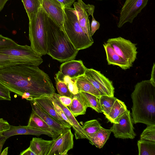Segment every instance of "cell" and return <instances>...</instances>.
I'll use <instances>...</instances> for the list:
<instances>
[{
	"instance_id": "obj_1",
	"label": "cell",
	"mask_w": 155,
	"mask_h": 155,
	"mask_svg": "<svg viewBox=\"0 0 155 155\" xmlns=\"http://www.w3.org/2000/svg\"><path fill=\"white\" fill-rule=\"evenodd\" d=\"M0 83L22 99L51 97L55 89L48 75L38 66L17 64L0 69Z\"/></svg>"
},
{
	"instance_id": "obj_11",
	"label": "cell",
	"mask_w": 155,
	"mask_h": 155,
	"mask_svg": "<svg viewBox=\"0 0 155 155\" xmlns=\"http://www.w3.org/2000/svg\"><path fill=\"white\" fill-rule=\"evenodd\" d=\"M0 53L21 57L32 62L35 66H38L43 62L41 56L38 54L30 46L27 45L17 46L10 48L0 50Z\"/></svg>"
},
{
	"instance_id": "obj_6",
	"label": "cell",
	"mask_w": 155,
	"mask_h": 155,
	"mask_svg": "<svg viewBox=\"0 0 155 155\" xmlns=\"http://www.w3.org/2000/svg\"><path fill=\"white\" fill-rule=\"evenodd\" d=\"M107 42L111 45L119 55L133 65L137 53L136 44L120 37L109 39Z\"/></svg>"
},
{
	"instance_id": "obj_5",
	"label": "cell",
	"mask_w": 155,
	"mask_h": 155,
	"mask_svg": "<svg viewBox=\"0 0 155 155\" xmlns=\"http://www.w3.org/2000/svg\"><path fill=\"white\" fill-rule=\"evenodd\" d=\"M45 14L42 6L37 13L29 20V23L30 46L41 56L47 54V52Z\"/></svg>"
},
{
	"instance_id": "obj_16",
	"label": "cell",
	"mask_w": 155,
	"mask_h": 155,
	"mask_svg": "<svg viewBox=\"0 0 155 155\" xmlns=\"http://www.w3.org/2000/svg\"><path fill=\"white\" fill-rule=\"evenodd\" d=\"M3 134L8 138L18 135H32L37 136L45 134L55 139L54 135L51 133L34 129L27 126H14L10 125V128L2 133Z\"/></svg>"
},
{
	"instance_id": "obj_41",
	"label": "cell",
	"mask_w": 155,
	"mask_h": 155,
	"mask_svg": "<svg viewBox=\"0 0 155 155\" xmlns=\"http://www.w3.org/2000/svg\"><path fill=\"white\" fill-rule=\"evenodd\" d=\"M64 8H70L75 0H57Z\"/></svg>"
},
{
	"instance_id": "obj_15",
	"label": "cell",
	"mask_w": 155,
	"mask_h": 155,
	"mask_svg": "<svg viewBox=\"0 0 155 155\" xmlns=\"http://www.w3.org/2000/svg\"><path fill=\"white\" fill-rule=\"evenodd\" d=\"M79 25L90 39L94 41L91 34V28L89 15L86 9V4L82 0H78L73 4Z\"/></svg>"
},
{
	"instance_id": "obj_42",
	"label": "cell",
	"mask_w": 155,
	"mask_h": 155,
	"mask_svg": "<svg viewBox=\"0 0 155 155\" xmlns=\"http://www.w3.org/2000/svg\"><path fill=\"white\" fill-rule=\"evenodd\" d=\"M155 65L154 63L152 68L151 71V78L150 80L153 85L155 86Z\"/></svg>"
},
{
	"instance_id": "obj_32",
	"label": "cell",
	"mask_w": 155,
	"mask_h": 155,
	"mask_svg": "<svg viewBox=\"0 0 155 155\" xmlns=\"http://www.w3.org/2000/svg\"><path fill=\"white\" fill-rule=\"evenodd\" d=\"M89 138L98 131L102 127L96 120H92L85 122L81 126Z\"/></svg>"
},
{
	"instance_id": "obj_12",
	"label": "cell",
	"mask_w": 155,
	"mask_h": 155,
	"mask_svg": "<svg viewBox=\"0 0 155 155\" xmlns=\"http://www.w3.org/2000/svg\"><path fill=\"white\" fill-rule=\"evenodd\" d=\"M42 7L46 14L64 30V8L57 0H42Z\"/></svg>"
},
{
	"instance_id": "obj_2",
	"label": "cell",
	"mask_w": 155,
	"mask_h": 155,
	"mask_svg": "<svg viewBox=\"0 0 155 155\" xmlns=\"http://www.w3.org/2000/svg\"><path fill=\"white\" fill-rule=\"evenodd\" d=\"M133 123L155 124V86L150 80L137 83L131 94Z\"/></svg>"
},
{
	"instance_id": "obj_29",
	"label": "cell",
	"mask_w": 155,
	"mask_h": 155,
	"mask_svg": "<svg viewBox=\"0 0 155 155\" xmlns=\"http://www.w3.org/2000/svg\"><path fill=\"white\" fill-rule=\"evenodd\" d=\"M87 107H90L98 113H102L99 97L93 94L84 92H79Z\"/></svg>"
},
{
	"instance_id": "obj_35",
	"label": "cell",
	"mask_w": 155,
	"mask_h": 155,
	"mask_svg": "<svg viewBox=\"0 0 155 155\" xmlns=\"http://www.w3.org/2000/svg\"><path fill=\"white\" fill-rule=\"evenodd\" d=\"M147 126L141 133L140 139L155 142V124Z\"/></svg>"
},
{
	"instance_id": "obj_23",
	"label": "cell",
	"mask_w": 155,
	"mask_h": 155,
	"mask_svg": "<svg viewBox=\"0 0 155 155\" xmlns=\"http://www.w3.org/2000/svg\"><path fill=\"white\" fill-rule=\"evenodd\" d=\"M27 126L35 129L50 132L54 135L55 138L58 137L55 131L32 111Z\"/></svg>"
},
{
	"instance_id": "obj_43",
	"label": "cell",
	"mask_w": 155,
	"mask_h": 155,
	"mask_svg": "<svg viewBox=\"0 0 155 155\" xmlns=\"http://www.w3.org/2000/svg\"><path fill=\"white\" fill-rule=\"evenodd\" d=\"M7 138L4 136L2 134H0V155L1 153V151L2 147Z\"/></svg>"
},
{
	"instance_id": "obj_10",
	"label": "cell",
	"mask_w": 155,
	"mask_h": 155,
	"mask_svg": "<svg viewBox=\"0 0 155 155\" xmlns=\"http://www.w3.org/2000/svg\"><path fill=\"white\" fill-rule=\"evenodd\" d=\"M74 135L71 128L65 129L53 140L47 155H66L74 146Z\"/></svg>"
},
{
	"instance_id": "obj_34",
	"label": "cell",
	"mask_w": 155,
	"mask_h": 155,
	"mask_svg": "<svg viewBox=\"0 0 155 155\" xmlns=\"http://www.w3.org/2000/svg\"><path fill=\"white\" fill-rule=\"evenodd\" d=\"M56 86L58 92L60 95L72 98L73 95L69 90L67 85L64 82L54 77Z\"/></svg>"
},
{
	"instance_id": "obj_7",
	"label": "cell",
	"mask_w": 155,
	"mask_h": 155,
	"mask_svg": "<svg viewBox=\"0 0 155 155\" xmlns=\"http://www.w3.org/2000/svg\"><path fill=\"white\" fill-rule=\"evenodd\" d=\"M113 123L110 129L116 138L122 139H134L136 136L131 114L128 110Z\"/></svg>"
},
{
	"instance_id": "obj_14",
	"label": "cell",
	"mask_w": 155,
	"mask_h": 155,
	"mask_svg": "<svg viewBox=\"0 0 155 155\" xmlns=\"http://www.w3.org/2000/svg\"><path fill=\"white\" fill-rule=\"evenodd\" d=\"M32 111L38 115L56 132L58 136L68 129L47 113L35 101H30Z\"/></svg>"
},
{
	"instance_id": "obj_26",
	"label": "cell",
	"mask_w": 155,
	"mask_h": 155,
	"mask_svg": "<svg viewBox=\"0 0 155 155\" xmlns=\"http://www.w3.org/2000/svg\"><path fill=\"white\" fill-rule=\"evenodd\" d=\"M79 92H84L93 94L100 98V92L84 75L76 78Z\"/></svg>"
},
{
	"instance_id": "obj_8",
	"label": "cell",
	"mask_w": 155,
	"mask_h": 155,
	"mask_svg": "<svg viewBox=\"0 0 155 155\" xmlns=\"http://www.w3.org/2000/svg\"><path fill=\"white\" fill-rule=\"evenodd\" d=\"M84 75L100 92L101 96H114V88L112 82L100 71L87 68Z\"/></svg>"
},
{
	"instance_id": "obj_37",
	"label": "cell",
	"mask_w": 155,
	"mask_h": 155,
	"mask_svg": "<svg viewBox=\"0 0 155 155\" xmlns=\"http://www.w3.org/2000/svg\"><path fill=\"white\" fill-rule=\"evenodd\" d=\"M0 100H11L10 91L0 83Z\"/></svg>"
},
{
	"instance_id": "obj_30",
	"label": "cell",
	"mask_w": 155,
	"mask_h": 155,
	"mask_svg": "<svg viewBox=\"0 0 155 155\" xmlns=\"http://www.w3.org/2000/svg\"><path fill=\"white\" fill-rule=\"evenodd\" d=\"M55 75L58 79L65 84L70 92L73 95H75L79 93L76 83V78H72L68 76H65L59 71L56 73Z\"/></svg>"
},
{
	"instance_id": "obj_33",
	"label": "cell",
	"mask_w": 155,
	"mask_h": 155,
	"mask_svg": "<svg viewBox=\"0 0 155 155\" xmlns=\"http://www.w3.org/2000/svg\"><path fill=\"white\" fill-rule=\"evenodd\" d=\"M94 8L95 6L94 5L89 4H86V10L88 15H91L92 17V21L90 25L91 34V36L99 28L100 26V24L95 19L93 16Z\"/></svg>"
},
{
	"instance_id": "obj_40",
	"label": "cell",
	"mask_w": 155,
	"mask_h": 155,
	"mask_svg": "<svg viewBox=\"0 0 155 155\" xmlns=\"http://www.w3.org/2000/svg\"><path fill=\"white\" fill-rule=\"evenodd\" d=\"M10 124L8 122L3 118H0V134L10 127Z\"/></svg>"
},
{
	"instance_id": "obj_13",
	"label": "cell",
	"mask_w": 155,
	"mask_h": 155,
	"mask_svg": "<svg viewBox=\"0 0 155 155\" xmlns=\"http://www.w3.org/2000/svg\"><path fill=\"white\" fill-rule=\"evenodd\" d=\"M87 68L82 61L73 59L62 63L60 66L59 71L65 76L76 78L84 75Z\"/></svg>"
},
{
	"instance_id": "obj_28",
	"label": "cell",
	"mask_w": 155,
	"mask_h": 155,
	"mask_svg": "<svg viewBox=\"0 0 155 155\" xmlns=\"http://www.w3.org/2000/svg\"><path fill=\"white\" fill-rule=\"evenodd\" d=\"M139 155H155V142L140 139L137 141Z\"/></svg>"
},
{
	"instance_id": "obj_21",
	"label": "cell",
	"mask_w": 155,
	"mask_h": 155,
	"mask_svg": "<svg viewBox=\"0 0 155 155\" xmlns=\"http://www.w3.org/2000/svg\"><path fill=\"white\" fill-rule=\"evenodd\" d=\"M72 98L71 103L67 107L74 117L85 114L88 107L80 93L73 95Z\"/></svg>"
},
{
	"instance_id": "obj_22",
	"label": "cell",
	"mask_w": 155,
	"mask_h": 155,
	"mask_svg": "<svg viewBox=\"0 0 155 155\" xmlns=\"http://www.w3.org/2000/svg\"><path fill=\"white\" fill-rule=\"evenodd\" d=\"M112 132L110 129H106L101 127L100 130L89 137V143L100 149L104 145L109 138Z\"/></svg>"
},
{
	"instance_id": "obj_24",
	"label": "cell",
	"mask_w": 155,
	"mask_h": 155,
	"mask_svg": "<svg viewBox=\"0 0 155 155\" xmlns=\"http://www.w3.org/2000/svg\"><path fill=\"white\" fill-rule=\"evenodd\" d=\"M19 64L35 66L32 62L26 59L0 53V69Z\"/></svg>"
},
{
	"instance_id": "obj_3",
	"label": "cell",
	"mask_w": 155,
	"mask_h": 155,
	"mask_svg": "<svg viewBox=\"0 0 155 155\" xmlns=\"http://www.w3.org/2000/svg\"><path fill=\"white\" fill-rule=\"evenodd\" d=\"M45 22L47 54L60 62L74 59L79 50L74 48L64 31L45 13Z\"/></svg>"
},
{
	"instance_id": "obj_17",
	"label": "cell",
	"mask_w": 155,
	"mask_h": 155,
	"mask_svg": "<svg viewBox=\"0 0 155 155\" xmlns=\"http://www.w3.org/2000/svg\"><path fill=\"white\" fill-rule=\"evenodd\" d=\"M55 93L51 97L52 100L55 101L61 108L66 117L72 125L74 131V135L76 139H86L89 140V138L86 134L81 126L75 118L67 107L63 105L60 101Z\"/></svg>"
},
{
	"instance_id": "obj_20",
	"label": "cell",
	"mask_w": 155,
	"mask_h": 155,
	"mask_svg": "<svg viewBox=\"0 0 155 155\" xmlns=\"http://www.w3.org/2000/svg\"><path fill=\"white\" fill-rule=\"evenodd\" d=\"M53 140H48L38 137H33L29 147L35 155H47Z\"/></svg>"
},
{
	"instance_id": "obj_44",
	"label": "cell",
	"mask_w": 155,
	"mask_h": 155,
	"mask_svg": "<svg viewBox=\"0 0 155 155\" xmlns=\"http://www.w3.org/2000/svg\"><path fill=\"white\" fill-rule=\"evenodd\" d=\"M20 155H35V154L29 147L26 149L21 152Z\"/></svg>"
},
{
	"instance_id": "obj_4",
	"label": "cell",
	"mask_w": 155,
	"mask_h": 155,
	"mask_svg": "<svg viewBox=\"0 0 155 155\" xmlns=\"http://www.w3.org/2000/svg\"><path fill=\"white\" fill-rule=\"evenodd\" d=\"M64 30L71 42L78 50L88 48L93 44L81 27L74 8H64Z\"/></svg>"
},
{
	"instance_id": "obj_45",
	"label": "cell",
	"mask_w": 155,
	"mask_h": 155,
	"mask_svg": "<svg viewBox=\"0 0 155 155\" xmlns=\"http://www.w3.org/2000/svg\"><path fill=\"white\" fill-rule=\"evenodd\" d=\"M9 0H0V12L3 9L7 1Z\"/></svg>"
},
{
	"instance_id": "obj_46",
	"label": "cell",
	"mask_w": 155,
	"mask_h": 155,
	"mask_svg": "<svg viewBox=\"0 0 155 155\" xmlns=\"http://www.w3.org/2000/svg\"><path fill=\"white\" fill-rule=\"evenodd\" d=\"M8 147H7L2 152H1V155H7L8 154Z\"/></svg>"
},
{
	"instance_id": "obj_25",
	"label": "cell",
	"mask_w": 155,
	"mask_h": 155,
	"mask_svg": "<svg viewBox=\"0 0 155 155\" xmlns=\"http://www.w3.org/2000/svg\"><path fill=\"white\" fill-rule=\"evenodd\" d=\"M127 110L124 103L117 98L110 112L105 117L111 123H117V119Z\"/></svg>"
},
{
	"instance_id": "obj_38",
	"label": "cell",
	"mask_w": 155,
	"mask_h": 155,
	"mask_svg": "<svg viewBox=\"0 0 155 155\" xmlns=\"http://www.w3.org/2000/svg\"><path fill=\"white\" fill-rule=\"evenodd\" d=\"M52 101L55 110L61 118L72 126L61 108L55 101L52 100Z\"/></svg>"
},
{
	"instance_id": "obj_19",
	"label": "cell",
	"mask_w": 155,
	"mask_h": 155,
	"mask_svg": "<svg viewBox=\"0 0 155 155\" xmlns=\"http://www.w3.org/2000/svg\"><path fill=\"white\" fill-rule=\"evenodd\" d=\"M103 46L108 65H117L124 70L129 69L132 67V64L119 55L110 44L107 42L105 43Z\"/></svg>"
},
{
	"instance_id": "obj_36",
	"label": "cell",
	"mask_w": 155,
	"mask_h": 155,
	"mask_svg": "<svg viewBox=\"0 0 155 155\" xmlns=\"http://www.w3.org/2000/svg\"><path fill=\"white\" fill-rule=\"evenodd\" d=\"M18 45L12 39L0 35V50L13 48Z\"/></svg>"
},
{
	"instance_id": "obj_18",
	"label": "cell",
	"mask_w": 155,
	"mask_h": 155,
	"mask_svg": "<svg viewBox=\"0 0 155 155\" xmlns=\"http://www.w3.org/2000/svg\"><path fill=\"white\" fill-rule=\"evenodd\" d=\"M32 101H35L47 113L65 127L71 128L72 127L71 125L61 118L56 112L51 97H42L33 99Z\"/></svg>"
},
{
	"instance_id": "obj_39",
	"label": "cell",
	"mask_w": 155,
	"mask_h": 155,
	"mask_svg": "<svg viewBox=\"0 0 155 155\" xmlns=\"http://www.w3.org/2000/svg\"><path fill=\"white\" fill-rule=\"evenodd\" d=\"M55 94L57 97L60 102L63 105L67 107L70 105L72 101V98L65 96H61L55 93Z\"/></svg>"
},
{
	"instance_id": "obj_27",
	"label": "cell",
	"mask_w": 155,
	"mask_h": 155,
	"mask_svg": "<svg viewBox=\"0 0 155 155\" xmlns=\"http://www.w3.org/2000/svg\"><path fill=\"white\" fill-rule=\"evenodd\" d=\"M29 20L36 15L42 7V0H21Z\"/></svg>"
},
{
	"instance_id": "obj_47",
	"label": "cell",
	"mask_w": 155,
	"mask_h": 155,
	"mask_svg": "<svg viewBox=\"0 0 155 155\" xmlns=\"http://www.w3.org/2000/svg\"></svg>"
},
{
	"instance_id": "obj_31",
	"label": "cell",
	"mask_w": 155,
	"mask_h": 155,
	"mask_svg": "<svg viewBox=\"0 0 155 155\" xmlns=\"http://www.w3.org/2000/svg\"><path fill=\"white\" fill-rule=\"evenodd\" d=\"M99 99L102 111L106 116L110 112L117 98L114 96L102 95Z\"/></svg>"
},
{
	"instance_id": "obj_9",
	"label": "cell",
	"mask_w": 155,
	"mask_h": 155,
	"mask_svg": "<svg viewBox=\"0 0 155 155\" xmlns=\"http://www.w3.org/2000/svg\"><path fill=\"white\" fill-rule=\"evenodd\" d=\"M149 0H126L120 12L117 25L120 28L125 23H132L134 18L146 6Z\"/></svg>"
}]
</instances>
